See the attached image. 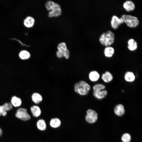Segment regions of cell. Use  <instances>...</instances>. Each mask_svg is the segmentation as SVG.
<instances>
[{
  "mask_svg": "<svg viewBox=\"0 0 142 142\" xmlns=\"http://www.w3.org/2000/svg\"><path fill=\"white\" fill-rule=\"evenodd\" d=\"M45 7L48 10L51 11L48 14L49 17H57L62 14V10L60 5L52 1H48L45 4Z\"/></svg>",
  "mask_w": 142,
  "mask_h": 142,
  "instance_id": "6da1fadb",
  "label": "cell"
},
{
  "mask_svg": "<svg viewBox=\"0 0 142 142\" xmlns=\"http://www.w3.org/2000/svg\"><path fill=\"white\" fill-rule=\"evenodd\" d=\"M90 89L89 85L83 80L77 83L74 86L75 92L81 95H85L88 94Z\"/></svg>",
  "mask_w": 142,
  "mask_h": 142,
  "instance_id": "7a4b0ae2",
  "label": "cell"
},
{
  "mask_svg": "<svg viewBox=\"0 0 142 142\" xmlns=\"http://www.w3.org/2000/svg\"><path fill=\"white\" fill-rule=\"evenodd\" d=\"M105 88V85L102 84H98L95 85L93 87V96L99 100L104 98L108 94L107 91L104 89Z\"/></svg>",
  "mask_w": 142,
  "mask_h": 142,
  "instance_id": "3957f363",
  "label": "cell"
},
{
  "mask_svg": "<svg viewBox=\"0 0 142 142\" xmlns=\"http://www.w3.org/2000/svg\"><path fill=\"white\" fill-rule=\"evenodd\" d=\"M114 40V34L110 31L103 33L99 38L101 44L106 47H108L112 44Z\"/></svg>",
  "mask_w": 142,
  "mask_h": 142,
  "instance_id": "277c9868",
  "label": "cell"
},
{
  "mask_svg": "<svg viewBox=\"0 0 142 142\" xmlns=\"http://www.w3.org/2000/svg\"><path fill=\"white\" fill-rule=\"evenodd\" d=\"M58 51L56 52V55L59 58L64 57L66 59H68L69 57V52L67 49L66 43L62 42L59 43L57 47Z\"/></svg>",
  "mask_w": 142,
  "mask_h": 142,
  "instance_id": "5b68a950",
  "label": "cell"
},
{
  "mask_svg": "<svg viewBox=\"0 0 142 142\" xmlns=\"http://www.w3.org/2000/svg\"><path fill=\"white\" fill-rule=\"evenodd\" d=\"M122 18L124 22L129 27H135L139 23V21L136 17L130 15L123 14L122 16Z\"/></svg>",
  "mask_w": 142,
  "mask_h": 142,
  "instance_id": "8992f818",
  "label": "cell"
},
{
  "mask_svg": "<svg viewBox=\"0 0 142 142\" xmlns=\"http://www.w3.org/2000/svg\"><path fill=\"white\" fill-rule=\"evenodd\" d=\"M16 116L23 121H26L31 118L28 113L27 109L23 108H20L18 109L15 114Z\"/></svg>",
  "mask_w": 142,
  "mask_h": 142,
  "instance_id": "52a82bcc",
  "label": "cell"
},
{
  "mask_svg": "<svg viewBox=\"0 0 142 142\" xmlns=\"http://www.w3.org/2000/svg\"><path fill=\"white\" fill-rule=\"evenodd\" d=\"M87 114L85 119L87 122L90 123H93L96 121L98 114L95 111L89 109L87 111Z\"/></svg>",
  "mask_w": 142,
  "mask_h": 142,
  "instance_id": "ba28073f",
  "label": "cell"
},
{
  "mask_svg": "<svg viewBox=\"0 0 142 142\" xmlns=\"http://www.w3.org/2000/svg\"><path fill=\"white\" fill-rule=\"evenodd\" d=\"M124 20L122 17L119 18L115 15L113 16L111 22L112 27L114 29L118 28L119 25L124 23Z\"/></svg>",
  "mask_w": 142,
  "mask_h": 142,
  "instance_id": "9c48e42d",
  "label": "cell"
},
{
  "mask_svg": "<svg viewBox=\"0 0 142 142\" xmlns=\"http://www.w3.org/2000/svg\"><path fill=\"white\" fill-rule=\"evenodd\" d=\"M12 105L10 103H5L3 105L0 106V116L2 115L5 116L7 114V111L11 110Z\"/></svg>",
  "mask_w": 142,
  "mask_h": 142,
  "instance_id": "30bf717a",
  "label": "cell"
},
{
  "mask_svg": "<svg viewBox=\"0 0 142 142\" xmlns=\"http://www.w3.org/2000/svg\"><path fill=\"white\" fill-rule=\"evenodd\" d=\"M115 114L119 116H123L125 113V109L123 105L120 104L116 105L114 109Z\"/></svg>",
  "mask_w": 142,
  "mask_h": 142,
  "instance_id": "8fae6325",
  "label": "cell"
},
{
  "mask_svg": "<svg viewBox=\"0 0 142 142\" xmlns=\"http://www.w3.org/2000/svg\"><path fill=\"white\" fill-rule=\"evenodd\" d=\"M101 78L104 82L108 83L112 80L113 77L109 72L106 71L102 74Z\"/></svg>",
  "mask_w": 142,
  "mask_h": 142,
  "instance_id": "7c38bea8",
  "label": "cell"
},
{
  "mask_svg": "<svg viewBox=\"0 0 142 142\" xmlns=\"http://www.w3.org/2000/svg\"><path fill=\"white\" fill-rule=\"evenodd\" d=\"M35 23L34 18L31 16H28L24 20L23 24L26 27L31 28L34 26Z\"/></svg>",
  "mask_w": 142,
  "mask_h": 142,
  "instance_id": "4fadbf2b",
  "label": "cell"
},
{
  "mask_svg": "<svg viewBox=\"0 0 142 142\" xmlns=\"http://www.w3.org/2000/svg\"><path fill=\"white\" fill-rule=\"evenodd\" d=\"M124 78L125 80L127 82H132L135 80V77L133 72L127 71L125 74Z\"/></svg>",
  "mask_w": 142,
  "mask_h": 142,
  "instance_id": "5bb4252c",
  "label": "cell"
},
{
  "mask_svg": "<svg viewBox=\"0 0 142 142\" xmlns=\"http://www.w3.org/2000/svg\"><path fill=\"white\" fill-rule=\"evenodd\" d=\"M123 7L127 12L133 11L135 8L134 3L131 1H127L125 2L123 4Z\"/></svg>",
  "mask_w": 142,
  "mask_h": 142,
  "instance_id": "9a60e30c",
  "label": "cell"
},
{
  "mask_svg": "<svg viewBox=\"0 0 142 142\" xmlns=\"http://www.w3.org/2000/svg\"><path fill=\"white\" fill-rule=\"evenodd\" d=\"M100 75L98 72L95 70L92 71L89 74V78L92 82H95L98 80L100 78Z\"/></svg>",
  "mask_w": 142,
  "mask_h": 142,
  "instance_id": "2e32d148",
  "label": "cell"
},
{
  "mask_svg": "<svg viewBox=\"0 0 142 142\" xmlns=\"http://www.w3.org/2000/svg\"><path fill=\"white\" fill-rule=\"evenodd\" d=\"M33 115L35 117H38L41 115V111L40 107L37 105H33L31 108Z\"/></svg>",
  "mask_w": 142,
  "mask_h": 142,
  "instance_id": "e0dca14e",
  "label": "cell"
},
{
  "mask_svg": "<svg viewBox=\"0 0 142 142\" xmlns=\"http://www.w3.org/2000/svg\"><path fill=\"white\" fill-rule=\"evenodd\" d=\"M128 48L131 51L136 50L138 47L137 43L132 38L129 39L128 42Z\"/></svg>",
  "mask_w": 142,
  "mask_h": 142,
  "instance_id": "ac0fdd59",
  "label": "cell"
},
{
  "mask_svg": "<svg viewBox=\"0 0 142 142\" xmlns=\"http://www.w3.org/2000/svg\"><path fill=\"white\" fill-rule=\"evenodd\" d=\"M50 125L52 128H56L59 127L61 124L60 120L58 118H52L50 121Z\"/></svg>",
  "mask_w": 142,
  "mask_h": 142,
  "instance_id": "d6986e66",
  "label": "cell"
},
{
  "mask_svg": "<svg viewBox=\"0 0 142 142\" xmlns=\"http://www.w3.org/2000/svg\"><path fill=\"white\" fill-rule=\"evenodd\" d=\"M37 128L41 131L45 130L46 129L47 125L45 121L43 119H39L37 123Z\"/></svg>",
  "mask_w": 142,
  "mask_h": 142,
  "instance_id": "ffe728a7",
  "label": "cell"
},
{
  "mask_svg": "<svg viewBox=\"0 0 142 142\" xmlns=\"http://www.w3.org/2000/svg\"><path fill=\"white\" fill-rule=\"evenodd\" d=\"M32 99L33 101L36 104L40 103L43 99L41 95L37 93H35L33 94L32 96Z\"/></svg>",
  "mask_w": 142,
  "mask_h": 142,
  "instance_id": "44dd1931",
  "label": "cell"
},
{
  "mask_svg": "<svg viewBox=\"0 0 142 142\" xmlns=\"http://www.w3.org/2000/svg\"><path fill=\"white\" fill-rule=\"evenodd\" d=\"M114 50L113 48L110 47H107L104 49V52L105 55L106 57L110 58L113 55Z\"/></svg>",
  "mask_w": 142,
  "mask_h": 142,
  "instance_id": "7402d4cb",
  "label": "cell"
},
{
  "mask_svg": "<svg viewBox=\"0 0 142 142\" xmlns=\"http://www.w3.org/2000/svg\"><path fill=\"white\" fill-rule=\"evenodd\" d=\"M11 102L12 105L15 107L20 106L22 104V101L21 99L15 96L12 97Z\"/></svg>",
  "mask_w": 142,
  "mask_h": 142,
  "instance_id": "603a6c76",
  "label": "cell"
},
{
  "mask_svg": "<svg viewBox=\"0 0 142 142\" xmlns=\"http://www.w3.org/2000/svg\"><path fill=\"white\" fill-rule=\"evenodd\" d=\"M19 56L21 59L25 60L29 59L31 55L28 51L26 50H23L20 52Z\"/></svg>",
  "mask_w": 142,
  "mask_h": 142,
  "instance_id": "cb8c5ba5",
  "label": "cell"
},
{
  "mask_svg": "<svg viewBox=\"0 0 142 142\" xmlns=\"http://www.w3.org/2000/svg\"><path fill=\"white\" fill-rule=\"evenodd\" d=\"M131 139V137L130 135L127 133L123 134L121 137V140L123 142H130Z\"/></svg>",
  "mask_w": 142,
  "mask_h": 142,
  "instance_id": "d4e9b609",
  "label": "cell"
},
{
  "mask_svg": "<svg viewBox=\"0 0 142 142\" xmlns=\"http://www.w3.org/2000/svg\"><path fill=\"white\" fill-rule=\"evenodd\" d=\"M13 39V40H16L17 41H18L19 43H20V44L23 46H25L27 47H28V46L24 44L23 43H22L21 41L20 40H19L17 39L16 38H13L12 39Z\"/></svg>",
  "mask_w": 142,
  "mask_h": 142,
  "instance_id": "484cf974",
  "label": "cell"
},
{
  "mask_svg": "<svg viewBox=\"0 0 142 142\" xmlns=\"http://www.w3.org/2000/svg\"><path fill=\"white\" fill-rule=\"evenodd\" d=\"M2 130L1 129V128H0V136H1L2 135Z\"/></svg>",
  "mask_w": 142,
  "mask_h": 142,
  "instance_id": "4316f807",
  "label": "cell"
}]
</instances>
